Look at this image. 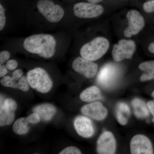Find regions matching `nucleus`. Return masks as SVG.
I'll return each instance as SVG.
<instances>
[{"label":"nucleus","mask_w":154,"mask_h":154,"mask_svg":"<svg viewBox=\"0 0 154 154\" xmlns=\"http://www.w3.org/2000/svg\"><path fill=\"white\" fill-rule=\"evenodd\" d=\"M56 41L50 34H34L27 37L23 42L25 50L38 54L45 58H50L55 54Z\"/></svg>","instance_id":"obj_1"},{"label":"nucleus","mask_w":154,"mask_h":154,"mask_svg":"<svg viewBox=\"0 0 154 154\" xmlns=\"http://www.w3.org/2000/svg\"><path fill=\"white\" fill-rule=\"evenodd\" d=\"M109 47V42L106 38L98 37L86 43L81 48V57L93 61L99 59L105 55Z\"/></svg>","instance_id":"obj_2"},{"label":"nucleus","mask_w":154,"mask_h":154,"mask_svg":"<svg viewBox=\"0 0 154 154\" xmlns=\"http://www.w3.org/2000/svg\"><path fill=\"white\" fill-rule=\"evenodd\" d=\"M26 77L30 87L42 94L48 93L52 88V80L46 71L42 68L30 70Z\"/></svg>","instance_id":"obj_3"},{"label":"nucleus","mask_w":154,"mask_h":154,"mask_svg":"<svg viewBox=\"0 0 154 154\" xmlns=\"http://www.w3.org/2000/svg\"><path fill=\"white\" fill-rule=\"evenodd\" d=\"M37 8L40 14L48 22L52 23L59 22L64 15L63 8L51 0H39L37 3Z\"/></svg>","instance_id":"obj_4"},{"label":"nucleus","mask_w":154,"mask_h":154,"mask_svg":"<svg viewBox=\"0 0 154 154\" xmlns=\"http://www.w3.org/2000/svg\"><path fill=\"white\" fill-rule=\"evenodd\" d=\"M135 49V43L133 40L121 39L118 44L113 45L112 56L115 61L119 62L125 59L131 58Z\"/></svg>","instance_id":"obj_5"},{"label":"nucleus","mask_w":154,"mask_h":154,"mask_svg":"<svg viewBox=\"0 0 154 154\" xmlns=\"http://www.w3.org/2000/svg\"><path fill=\"white\" fill-rule=\"evenodd\" d=\"M75 16L80 18H95L102 15L104 9L102 6L91 3L79 2L74 6Z\"/></svg>","instance_id":"obj_6"},{"label":"nucleus","mask_w":154,"mask_h":154,"mask_svg":"<svg viewBox=\"0 0 154 154\" xmlns=\"http://www.w3.org/2000/svg\"><path fill=\"white\" fill-rule=\"evenodd\" d=\"M127 19L128 20V25L124 30V34L127 38H130L143 29L145 25L144 19L140 13L136 10L128 11L127 14Z\"/></svg>","instance_id":"obj_7"},{"label":"nucleus","mask_w":154,"mask_h":154,"mask_svg":"<svg viewBox=\"0 0 154 154\" xmlns=\"http://www.w3.org/2000/svg\"><path fill=\"white\" fill-rule=\"evenodd\" d=\"M72 67L74 70L86 78L95 77L98 70L97 64L82 57H78L73 61Z\"/></svg>","instance_id":"obj_8"},{"label":"nucleus","mask_w":154,"mask_h":154,"mask_svg":"<svg viewBox=\"0 0 154 154\" xmlns=\"http://www.w3.org/2000/svg\"><path fill=\"white\" fill-rule=\"evenodd\" d=\"M132 154H152L153 149L150 140L143 135H135L130 142Z\"/></svg>","instance_id":"obj_9"},{"label":"nucleus","mask_w":154,"mask_h":154,"mask_svg":"<svg viewBox=\"0 0 154 154\" xmlns=\"http://www.w3.org/2000/svg\"><path fill=\"white\" fill-rule=\"evenodd\" d=\"M116 149V143L114 136L110 131H105L97 141V152L100 154H113Z\"/></svg>","instance_id":"obj_10"},{"label":"nucleus","mask_w":154,"mask_h":154,"mask_svg":"<svg viewBox=\"0 0 154 154\" xmlns=\"http://www.w3.org/2000/svg\"><path fill=\"white\" fill-rule=\"evenodd\" d=\"M81 112L84 115L99 121L105 119L107 115V109L99 102L85 105L81 109Z\"/></svg>","instance_id":"obj_11"},{"label":"nucleus","mask_w":154,"mask_h":154,"mask_svg":"<svg viewBox=\"0 0 154 154\" xmlns=\"http://www.w3.org/2000/svg\"><path fill=\"white\" fill-rule=\"evenodd\" d=\"M74 126L77 133L83 137H91L95 133L93 122L86 116H77L74 121Z\"/></svg>","instance_id":"obj_12"},{"label":"nucleus","mask_w":154,"mask_h":154,"mask_svg":"<svg viewBox=\"0 0 154 154\" xmlns=\"http://www.w3.org/2000/svg\"><path fill=\"white\" fill-rule=\"evenodd\" d=\"M1 85L6 88L18 89L24 92H27L29 89V85L27 77L22 76L19 82L14 81L12 77L7 75L3 77L0 81Z\"/></svg>","instance_id":"obj_13"},{"label":"nucleus","mask_w":154,"mask_h":154,"mask_svg":"<svg viewBox=\"0 0 154 154\" xmlns=\"http://www.w3.org/2000/svg\"><path fill=\"white\" fill-rule=\"evenodd\" d=\"M56 108L50 104H41L33 109V112L38 113L42 120L48 121L52 119L56 113Z\"/></svg>","instance_id":"obj_14"},{"label":"nucleus","mask_w":154,"mask_h":154,"mask_svg":"<svg viewBox=\"0 0 154 154\" xmlns=\"http://www.w3.org/2000/svg\"><path fill=\"white\" fill-rule=\"evenodd\" d=\"M114 72L115 70L111 65H107L104 66L101 69L98 79L100 85L105 87L111 85L114 79Z\"/></svg>","instance_id":"obj_15"},{"label":"nucleus","mask_w":154,"mask_h":154,"mask_svg":"<svg viewBox=\"0 0 154 154\" xmlns=\"http://www.w3.org/2000/svg\"><path fill=\"white\" fill-rule=\"evenodd\" d=\"M80 98L83 102H90L100 100L102 96L99 88L93 86L83 91L80 94Z\"/></svg>","instance_id":"obj_16"},{"label":"nucleus","mask_w":154,"mask_h":154,"mask_svg":"<svg viewBox=\"0 0 154 154\" xmlns=\"http://www.w3.org/2000/svg\"><path fill=\"white\" fill-rule=\"evenodd\" d=\"M133 107L134 113L137 117L140 119H145L148 117L149 112L146 105L141 99L135 98L131 102Z\"/></svg>","instance_id":"obj_17"},{"label":"nucleus","mask_w":154,"mask_h":154,"mask_svg":"<svg viewBox=\"0 0 154 154\" xmlns=\"http://www.w3.org/2000/svg\"><path fill=\"white\" fill-rule=\"evenodd\" d=\"M139 68L143 73L141 75V82H145L154 79V60L142 63L139 66Z\"/></svg>","instance_id":"obj_18"},{"label":"nucleus","mask_w":154,"mask_h":154,"mask_svg":"<svg viewBox=\"0 0 154 154\" xmlns=\"http://www.w3.org/2000/svg\"><path fill=\"white\" fill-rule=\"evenodd\" d=\"M15 118V111L0 106V126L11 125L14 122Z\"/></svg>","instance_id":"obj_19"},{"label":"nucleus","mask_w":154,"mask_h":154,"mask_svg":"<svg viewBox=\"0 0 154 154\" xmlns=\"http://www.w3.org/2000/svg\"><path fill=\"white\" fill-rule=\"evenodd\" d=\"M28 124L29 123L26 121V118L22 117L18 119L13 125V131L17 134H26L29 130Z\"/></svg>","instance_id":"obj_20"},{"label":"nucleus","mask_w":154,"mask_h":154,"mask_svg":"<svg viewBox=\"0 0 154 154\" xmlns=\"http://www.w3.org/2000/svg\"><path fill=\"white\" fill-rule=\"evenodd\" d=\"M124 114L127 117H128L130 115L131 111L128 105L124 102H120L117 105V109Z\"/></svg>","instance_id":"obj_21"},{"label":"nucleus","mask_w":154,"mask_h":154,"mask_svg":"<svg viewBox=\"0 0 154 154\" xmlns=\"http://www.w3.org/2000/svg\"><path fill=\"white\" fill-rule=\"evenodd\" d=\"M59 154H81L82 152L79 149L74 146H70L63 149L60 152Z\"/></svg>","instance_id":"obj_22"},{"label":"nucleus","mask_w":154,"mask_h":154,"mask_svg":"<svg viewBox=\"0 0 154 154\" xmlns=\"http://www.w3.org/2000/svg\"><path fill=\"white\" fill-rule=\"evenodd\" d=\"M26 121L28 123H31V124H36L38 123L40 121V116L38 113L33 112L31 113L30 115H28L26 118Z\"/></svg>","instance_id":"obj_23"},{"label":"nucleus","mask_w":154,"mask_h":154,"mask_svg":"<svg viewBox=\"0 0 154 154\" xmlns=\"http://www.w3.org/2000/svg\"><path fill=\"white\" fill-rule=\"evenodd\" d=\"M5 8L2 4H0V30H2L5 28L6 24V17L5 15Z\"/></svg>","instance_id":"obj_24"},{"label":"nucleus","mask_w":154,"mask_h":154,"mask_svg":"<svg viewBox=\"0 0 154 154\" xmlns=\"http://www.w3.org/2000/svg\"><path fill=\"white\" fill-rule=\"evenodd\" d=\"M116 116L119 122L121 125H125L127 124L128 122V117L118 110H116Z\"/></svg>","instance_id":"obj_25"},{"label":"nucleus","mask_w":154,"mask_h":154,"mask_svg":"<svg viewBox=\"0 0 154 154\" xmlns=\"http://www.w3.org/2000/svg\"><path fill=\"white\" fill-rule=\"evenodd\" d=\"M143 8L147 13L154 12V0L146 2L143 4Z\"/></svg>","instance_id":"obj_26"},{"label":"nucleus","mask_w":154,"mask_h":154,"mask_svg":"<svg viewBox=\"0 0 154 154\" xmlns=\"http://www.w3.org/2000/svg\"><path fill=\"white\" fill-rule=\"evenodd\" d=\"M11 57V54L7 51H3L0 53V63L2 64L6 61L8 60Z\"/></svg>","instance_id":"obj_27"},{"label":"nucleus","mask_w":154,"mask_h":154,"mask_svg":"<svg viewBox=\"0 0 154 154\" xmlns=\"http://www.w3.org/2000/svg\"><path fill=\"white\" fill-rule=\"evenodd\" d=\"M18 63L15 60H11L7 62L6 67L8 69L10 70H14L16 69L18 66Z\"/></svg>","instance_id":"obj_28"},{"label":"nucleus","mask_w":154,"mask_h":154,"mask_svg":"<svg viewBox=\"0 0 154 154\" xmlns=\"http://www.w3.org/2000/svg\"><path fill=\"white\" fill-rule=\"evenodd\" d=\"M23 74V71L20 69L16 70L13 72L12 76V79L16 82H19V80L22 77Z\"/></svg>","instance_id":"obj_29"},{"label":"nucleus","mask_w":154,"mask_h":154,"mask_svg":"<svg viewBox=\"0 0 154 154\" xmlns=\"http://www.w3.org/2000/svg\"><path fill=\"white\" fill-rule=\"evenodd\" d=\"M147 107H148L150 112L153 116L152 121L154 122V100L149 101L147 103Z\"/></svg>","instance_id":"obj_30"},{"label":"nucleus","mask_w":154,"mask_h":154,"mask_svg":"<svg viewBox=\"0 0 154 154\" xmlns=\"http://www.w3.org/2000/svg\"><path fill=\"white\" fill-rule=\"evenodd\" d=\"M7 67L1 65L0 66V77L5 76L8 73V70Z\"/></svg>","instance_id":"obj_31"},{"label":"nucleus","mask_w":154,"mask_h":154,"mask_svg":"<svg viewBox=\"0 0 154 154\" xmlns=\"http://www.w3.org/2000/svg\"><path fill=\"white\" fill-rule=\"evenodd\" d=\"M148 49L150 52L154 54V42L151 43V44L149 45Z\"/></svg>","instance_id":"obj_32"},{"label":"nucleus","mask_w":154,"mask_h":154,"mask_svg":"<svg viewBox=\"0 0 154 154\" xmlns=\"http://www.w3.org/2000/svg\"><path fill=\"white\" fill-rule=\"evenodd\" d=\"M89 2L93 3V4H97L102 2L103 0H88Z\"/></svg>","instance_id":"obj_33"},{"label":"nucleus","mask_w":154,"mask_h":154,"mask_svg":"<svg viewBox=\"0 0 154 154\" xmlns=\"http://www.w3.org/2000/svg\"><path fill=\"white\" fill-rule=\"evenodd\" d=\"M152 96L154 98V91H153L152 93Z\"/></svg>","instance_id":"obj_34"}]
</instances>
